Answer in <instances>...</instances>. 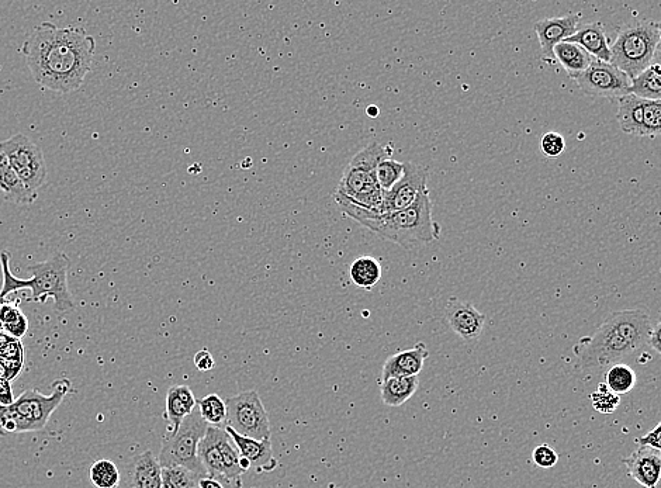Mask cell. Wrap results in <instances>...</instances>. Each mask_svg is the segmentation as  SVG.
I'll use <instances>...</instances> for the list:
<instances>
[{
	"label": "cell",
	"instance_id": "obj_3",
	"mask_svg": "<svg viewBox=\"0 0 661 488\" xmlns=\"http://www.w3.org/2000/svg\"><path fill=\"white\" fill-rule=\"evenodd\" d=\"M335 202L346 216L354 218L361 226L379 235L383 240L394 242L404 248L429 244L438 240L441 226L432 217L429 190L418 197L408 209L393 213H377L358 206L352 200L335 192Z\"/></svg>",
	"mask_w": 661,
	"mask_h": 488
},
{
	"label": "cell",
	"instance_id": "obj_38",
	"mask_svg": "<svg viewBox=\"0 0 661 488\" xmlns=\"http://www.w3.org/2000/svg\"><path fill=\"white\" fill-rule=\"evenodd\" d=\"M23 369V362L8 361V359L0 358V380L12 382L15 377L19 376L20 370Z\"/></svg>",
	"mask_w": 661,
	"mask_h": 488
},
{
	"label": "cell",
	"instance_id": "obj_33",
	"mask_svg": "<svg viewBox=\"0 0 661 488\" xmlns=\"http://www.w3.org/2000/svg\"><path fill=\"white\" fill-rule=\"evenodd\" d=\"M10 259H12V256H10L8 251L0 252V265H2L3 273V286L2 290H0V299H6L9 294L27 289V279L16 278L12 271H10Z\"/></svg>",
	"mask_w": 661,
	"mask_h": 488
},
{
	"label": "cell",
	"instance_id": "obj_2",
	"mask_svg": "<svg viewBox=\"0 0 661 488\" xmlns=\"http://www.w3.org/2000/svg\"><path fill=\"white\" fill-rule=\"evenodd\" d=\"M652 318L646 311L622 310L612 313L590 337L573 346L583 372L597 373L649 344Z\"/></svg>",
	"mask_w": 661,
	"mask_h": 488
},
{
	"label": "cell",
	"instance_id": "obj_1",
	"mask_svg": "<svg viewBox=\"0 0 661 488\" xmlns=\"http://www.w3.org/2000/svg\"><path fill=\"white\" fill-rule=\"evenodd\" d=\"M95 50V38L82 27L44 22L31 31L22 53L38 85L69 93L81 88L91 71Z\"/></svg>",
	"mask_w": 661,
	"mask_h": 488
},
{
	"label": "cell",
	"instance_id": "obj_31",
	"mask_svg": "<svg viewBox=\"0 0 661 488\" xmlns=\"http://www.w3.org/2000/svg\"><path fill=\"white\" fill-rule=\"evenodd\" d=\"M404 164L394 161L393 158H386L377 165L376 178L383 193L389 192L397 182L403 178Z\"/></svg>",
	"mask_w": 661,
	"mask_h": 488
},
{
	"label": "cell",
	"instance_id": "obj_12",
	"mask_svg": "<svg viewBox=\"0 0 661 488\" xmlns=\"http://www.w3.org/2000/svg\"><path fill=\"white\" fill-rule=\"evenodd\" d=\"M428 172L422 166L406 162L404 175L396 185L383 193V204L380 213H393L408 209L417 202L418 197L428 192Z\"/></svg>",
	"mask_w": 661,
	"mask_h": 488
},
{
	"label": "cell",
	"instance_id": "obj_8",
	"mask_svg": "<svg viewBox=\"0 0 661 488\" xmlns=\"http://www.w3.org/2000/svg\"><path fill=\"white\" fill-rule=\"evenodd\" d=\"M71 259L58 252L46 262H36L29 266L33 278L27 279V289L31 290V300L44 304L54 299L55 308L60 313H68L75 308V301L69 292L68 272Z\"/></svg>",
	"mask_w": 661,
	"mask_h": 488
},
{
	"label": "cell",
	"instance_id": "obj_17",
	"mask_svg": "<svg viewBox=\"0 0 661 488\" xmlns=\"http://www.w3.org/2000/svg\"><path fill=\"white\" fill-rule=\"evenodd\" d=\"M428 358V348L422 342L415 345L413 349H404V351L394 353L384 362L382 382L393 379V377H418Z\"/></svg>",
	"mask_w": 661,
	"mask_h": 488
},
{
	"label": "cell",
	"instance_id": "obj_32",
	"mask_svg": "<svg viewBox=\"0 0 661 488\" xmlns=\"http://www.w3.org/2000/svg\"><path fill=\"white\" fill-rule=\"evenodd\" d=\"M661 136V99H643L642 137Z\"/></svg>",
	"mask_w": 661,
	"mask_h": 488
},
{
	"label": "cell",
	"instance_id": "obj_29",
	"mask_svg": "<svg viewBox=\"0 0 661 488\" xmlns=\"http://www.w3.org/2000/svg\"><path fill=\"white\" fill-rule=\"evenodd\" d=\"M89 480L96 488H119V467L112 460L100 459L89 469Z\"/></svg>",
	"mask_w": 661,
	"mask_h": 488
},
{
	"label": "cell",
	"instance_id": "obj_19",
	"mask_svg": "<svg viewBox=\"0 0 661 488\" xmlns=\"http://www.w3.org/2000/svg\"><path fill=\"white\" fill-rule=\"evenodd\" d=\"M567 43H576L583 47L595 60L611 62V44L601 23L580 24L576 33L567 38Z\"/></svg>",
	"mask_w": 661,
	"mask_h": 488
},
{
	"label": "cell",
	"instance_id": "obj_21",
	"mask_svg": "<svg viewBox=\"0 0 661 488\" xmlns=\"http://www.w3.org/2000/svg\"><path fill=\"white\" fill-rule=\"evenodd\" d=\"M130 488H162V466L151 451L141 453L133 459Z\"/></svg>",
	"mask_w": 661,
	"mask_h": 488
},
{
	"label": "cell",
	"instance_id": "obj_25",
	"mask_svg": "<svg viewBox=\"0 0 661 488\" xmlns=\"http://www.w3.org/2000/svg\"><path fill=\"white\" fill-rule=\"evenodd\" d=\"M632 95L645 100L661 99V55L656 54L652 64L632 81Z\"/></svg>",
	"mask_w": 661,
	"mask_h": 488
},
{
	"label": "cell",
	"instance_id": "obj_18",
	"mask_svg": "<svg viewBox=\"0 0 661 488\" xmlns=\"http://www.w3.org/2000/svg\"><path fill=\"white\" fill-rule=\"evenodd\" d=\"M197 408V400L188 386H173L166 394L165 418L168 421V434L175 435L182 422Z\"/></svg>",
	"mask_w": 661,
	"mask_h": 488
},
{
	"label": "cell",
	"instance_id": "obj_13",
	"mask_svg": "<svg viewBox=\"0 0 661 488\" xmlns=\"http://www.w3.org/2000/svg\"><path fill=\"white\" fill-rule=\"evenodd\" d=\"M445 320L451 330L466 344L479 341L481 332L486 324V316L480 313L469 301H462L451 297L446 303Z\"/></svg>",
	"mask_w": 661,
	"mask_h": 488
},
{
	"label": "cell",
	"instance_id": "obj_4",
	"mask_svg": "<svg viewBox=\"0 0 661 488\" xmlns=\"http://www.w3.org/2000/svg\"><path fill=\"white\" fill-rule=\"evenodd\" d=\"M391 155H393V148L384 147L379 143H372L363 148L346 166L337 193L352 200L363 209L380 213L383 204V190L380 189L379 182H377L376 169L383 159L391 158Z\"/></svg>",
	"mask_w": 661,
	"mask_h": 488
},
{
	"label": "cell",
	"instance_id": "obj_9",
	"mask_svg": "<svg viewBox=\"0 0 661 488\" xmlns=\"http://www.w3.org/2000/svg\"><path fill=\"white\" fill-rule=\"evenodd\" d=\"M226 404L227 427L256 441L271 439V422L258 391H244L228 398Z\"/></svg>",
	"mask_w": 661,
	"mask_h": 488
},
{
	"label": "cell",
	"instance_id": "obj_40",
	"mask_svg": "<svg viewBox=\"0 0 661 488\" xmlns=\"http://www.w3.org/2000/svg\"><path fill=\"white\" fill-rule=\"evenodd\" d=\"M2 330L9 335V337L20 339L26 335L27 330H29V321H27L26 316L22 314L19 317V320H16L15 323L5 325L2 327Z\"/></svg>",
	"mask_w": 661,
	"mask_h": 488
},
{
	"label": "cell",
	"instance_id": "obj_11",
	"mask_svg": "<svg viewBox=\"0 0 661 488\" xmlns=\"http://www.w3.org/2000/svg\"><path fill=\"white\" fill-rule=\"evenodd\" d=\"M581 91L591 98L621 99L629 95L632 81L611 62L593 60L583 74L574 78Z\"/></svg>",
	"mask_w": 661,
	"mask_h": 488
},
{
	"label": "cell",
	"instance_id": "obj_7",
	"mask_svg": "<svg viewBox=\"0 0 661 488\" xmlns=\"http://www.w3.org/2000/svg\"><path fill=\"white\" fill-rule=\"evenodd\" d=\"M207 428L209 424L203 420L196 408L189 417L185 418L175 435H165L158 456L159 465L186 467L200 477H206L207 472L199 456V445L206 435Z\"/></svg>",
	"mask_w": 661,
	"mask_h": 488
},
{
	"label": "cell",
	"instance_id": "obj_22",
	"mask_svg": "<svg viewBox=\"0 0 661 488\" xmlns=\"http://www.w3.org/2000/svg\"><path fill=\"white\" fill-rule=\"evenodd\" d=\"M418 387V377H393L380 382V396L384 406L400 407L414 396Z\"/></svg>",
	"mask_w": 661,
	"mask_h": 488
},
{
	"label": "cell",
	"instance_id": "obj_43",
	"mask_svg": "<svg viewBox=\"0 0 661 488\" xmlns=\"http://www.w3.org/2000/svg\"><path fill=\"white\" fill-rule=\"evenodd\" d=\"M15 403L13 400L12 383L0 380V406L9 407Z\"/></svg>",
	"mask_w": 661,
	"mask_h": 488
},
{
	"label": "cell",
	"instance_id": "obj_47",
	"mask_svg": "<svg viewBox=\"0 0 661 488\" xmlns=\"http://www.w3.org/2000/svg\"><path fill=\"white\" fill-rule=\"evenodd\" d=\"M5 300H6V299H0V306H2L3 301H5Z\"/></svg>",
	"mask_w": 661,
	"mask_h": 488
},
{
	"label": "cell",
	"instance_id": "obj_41",
	"mask_svg": "<svg viewBox=\"0 0 661 488\" xmlns=\"http://www.w3.org/2000/svg\"><path fill=\"white\" fill-rule=\"evenodd\" d=\"M197 488H242L233 481L223 479V477H210L206 476L200 479Z\"/></svg>",
	"mask_w": 661,
	"mask_h": 488
},
{
	"label": "cell",
	"instance_id": "obj_34",
	"mask_svg": "<svg viewBox=\"0 0 661 488\" xmlns=\"http://www.w3.org/2000/svg\"><path fill=\"white\" fill-rule=\"evenodd\" d=\"M591 403H593L594 410L601 414H612L618 410L621 404V397L615 394L614 391L608 389L607 384L601 383L598 389L591 394Z\"/></svg>",
	"mask_w": 661,
	"mask_h": 488
},
{
	"label": "cell",
	"instance_id": "obj_16",
	"mask_svg": "<svg viewBox=\"0 0 661 488\" xmlns=\"http://www.w3.org/2000/svg\"><path fill=\"white\" fill-rule=\"evenodd\" d=\"M224 429H226L228 435L233 439L242 458L248 459L256 472L271 473L278 467V460L275 459L272 453L271 439L256 441V439L237 434L233 428L226 427Z\"/></svg>",
	"mask_w": 661,
	"mask_h": 488
},
{
	"label": "cell",
	"instance_id": "obj_23",
	"mask_svg": "<svg viewBox=\"0 0 661 488\" xmlns=\"http://www.w3.org/2000/svg\"><path fill=\"white\" fill-rule=\"evenodd\" d=\"M553 53L555 60L562 65L571 79L583 74L594 60V57H591L579 44L567 43V41L557 44Z\"/></svg>",
	"mask_w": 661,
	"mask_h": 488
},
{
	"label": "cell",
	"instance_id": "obj_20",
	"mask_svg": "<svg viewBox=\"0 0 661 488\" xmlns=\"http://www.w3.org/2000/svg\"><path fill=\"white\" fill-rule=\"evenodd\" d=\"M224 431H226L224 428L209 427L200 442L199 456L207 476L226 479L223 453H221V438H223Z\"/></svg>",
	"mask_w": 661,
	"mask_h": 488
},
{
	"label": "cell",
	"instance_id": "obj_27",
	"mask_svg": "<svg viewBox=\"0 0 661 488\" xmlns=\"http://www.w3.org/2000/svg\"><path fill=\"white\" fill-rule=\"evenodd\" d=\"M636 382H638V377H636L635 370L626 363H616L605 373V384L619 397L631 393L635 389Z\"/></svg>",
	"mask_w": 661,
	"mask_h": 488
},
{
	"label": "cell",
	"instance_id": "obj_45",
	"mask_svg": "<svg viewBox=\"0 0 661 488\" xmlns=\"http://www.w3.org/2000/svg\"><path fill=\"white\" fill-rule=\"evenodd\" d=\"M9 166L8 157H6L5 151H3L2 145H0V173L5 171Z\"/></svg>",
	"mask_w": 661,
	"mask_h": 488
},
{
	"label": "cell",
	"instance_id": "obj_14",
	"mask_svg": "<svg viewBox=\"0 0 661 488\" xmlns=\"http://www.w3.org/2000/svg\"><path fill=\"white\" fill-rule=\"evenodd\" d=\"M581 13H569L562 17H546L535 23L543 58L546 61L555 60V47L573 36L580 26Z\"/></svg>",
	"mask_w": 661,
	"mask_h": 488
},
{
	"label": "cell",
	"instance_id": "obj_15",
	"mask_svg": "<svg viewBox=\"0 0 661 488\" xmlns=\"http://www.w3.org/2000/svg\"><path fill=\"white\" fill-rule=\"evenodd\" d=\"M628 476L639 486L657 488L661 481V452L650 446H639L631 456L624 459Z\"/></svg>",
	"mask_w": 661,
	"mask_h": 488
},
{
	"label": "cell",
	"instance_id": "obj_24",
	"mask_svg": "<svg viewBox=\"0 0 661 488\" xmlns=\"http://www.w3.org/2000/svg\"><path fill=\"white\" fill-rule=\"evenodd\" d=\"M621 130L631 136L642 137L643 128V99L629 95L618 99V113H616Z\"/></svg>",
	"mask_w": 661,
	"mask_h": 488
},
{
	"label": "cell",
	"instance_id": "obj_44",
	"mask_svg": "<svg viewBox=\"0 0 661 488\" xmlns=\"http://www.w3.org/2000/svg\"><path fill=\"white\" fill-rule=\"evenodd\" d=\"M649 345L652 346L654 352L660 353L661 355V314L657 318L656 323L652 325V331H650Z\"/></svg>",
	"mask_w": 661,
	"mask_h": 488
},
{
	"label": "cell",
	"instance_id": "obj_5",
	"mask_svg": "<svg viewBox=\"0 0 661 488\" xmlns=\"http://www.w3.org/2000/svg\"><path fill=\"white\" fill-rule=\"evenodd\" d=\"M69 387V380H57L51 396H44L37 390H26L12 406H0V434H22L46 428L51 415L67 396Z\"/></svg>",
	"mask_w": 661,
	"mask_h": 488
},
{
	"label": "cell",
	"instance_id": "obj_35",
	"mask_svg": "<svg viewBox=\"0 0 661 488\" xmlns=\"http://www.w3.org/2000/svg\"><path fill=\"white\" fill-rule=\"evenodd\" d=\"M541 150L548 158H557L566 150V141L562 134L550 131L542 137Z\"/></svg>",
	"mask_w": 661,
	"mask_h": 488
},
{
	"label": "cell",
	"instance_id": "obj_28",
	"mask_svg": "<svg viewBox=\"0 0 661 488\" xmlns=\"http://www.w3.org/2000/svg\"><path fill=\"white\" fill-rule=\"evenodd\" d=\"M197 410L209 427H227V404L218 394H209L197 400Z\"/></svg>",
	"mask_w": 661,
	"mask_h": 488
},
{
	"label": "cell",
	"instance_id": "obj_37",
	"mask_svg": "<svg viewBox=\"0 0 661 488\" xmlns=\"http://www.w3.org/2000/svg\"><path fill=\"white\" fill-rule=\"evenodd\" d=\"M22 311H20L19 306L15 303H9V301H3L2 306H0V328L5 327L15 323L16 320H19V317L22 316Z\"/></svg>",
	"mask_w": 661,
	"mask_h": 488
},
{
	"label": "cell",
	"instance_id": "obj_39",
	"mask_svg": "<svg viewBox=\"0 0 661 488\" xmlns=\"http://www.w3.org/2000/svg\"><path fill=\"white\" fill-rule=\"evenodd\" d=\"M635 442L639 446H650V448L656 449V451L661 452V421L652 429V431L647 432L646 435L636 438Z\"/></svg>",
	"mask_w": 661,
	"mask_h": 488
},
{
	"label": "cell",
	"instance_id": "obj_46",
	"mask_svg": "<svg viewBox=\"0 0 661 488\" xmlns=\"http://www.w3.org/2000/svg\"><path fill=\"white\" fill-rule=\"evenodd\" d=\"M659 24V31H660V40H659V47H657V53L661 55V22H657Z\"/></svg>",
	"mask_w": 661,
	"mask_h": 488
},
{
	"label": "cell",
	"instance_id": "obj_42",
	"mask_svg": "<svg viewBox=\"0 0 661 488\" xmlns=\"http://www.w3.org/2000/svg\"><path fill=\"white\" fill-rule=\"evenodd\" d=\"M195 366L200 372H210L216 366V362L207 349H200L195 355Z\"/></svg>",
	"mask_w": 661,
	"mask_h": 488
},
{
	"label": "cell",
	"instance_id": "obj_6",
	"mask_svg": "<svg viewBox=\"0 0 661 488\" xmlns=\"http://www.w3.org/2000/svg\"><path fill=\"white\" fill-rule=\"evenodd\" d=\"M659 24L642 20L622 27L611 44V64L621 69L633 81L642 74L657 54L659 47Z\"/></svg>",
	"mask_w": 661,
	"mask_h": 488
},
{
	"label": "cell",
	"instance_id": "obj_10",
	"mask_svg": "<svg viewBox=\"0 0 661 488\" xmlns=\"http://www.w3.org/2000/svg\"><path fill=\"white\" fill-rule=\"evenodd\" d=\"M10 168L30 190L37 192L47 181V164L43 151L24 134H16L0 143Z\"/></svg>",
	"mask_w": 661,
	"mask_h": 488
},
{
	"label": "cell",
	"instance_id": "obj_36",
	"mask_svg": "<svg viewBox=\"0 0 661 488\" xmlns=\"http://www.w3.org/2000/svg\"><path fill=\"white\" fill-rule=\"evenodd\" d=\"M532 462L536 466L541 467V469H550V467H555L557 462H559V455H557V452L552 446L539 445L532 452Z\"/></svg>",
	"mask_w": 661,
	"mask_h": 488
},
{
	"label": "cell",
	"instance_id": "obj_30",
	"mask_svg": "<svg viewBox=\"0 0 661 488\" xmlns=\"http://www.w3.org/2000/svg\"><path fill=\"white\" fill-rule=\"evenodd\" d=\"M199 474L182 466L162 467V488H197Z\"/></svg>",
	"mask_w": 661,
	"mask_h": 488
},
{
	"label": "cell",
	"instance_id": "obj_26",
	"mask_svg": "<svg viewBox=\"0 0 661 488\" xmlns=\"http://www.w3.org/2000/svg\"><path fill=\"white\" fill-rule=\"evenodd\" d=\"M349 276L354 285L372 290L382 279V265L373 256H361L352 263Z\"/></svg>",
	"mask_w": 661,
	"mask_h": 488
}]
</instances>
